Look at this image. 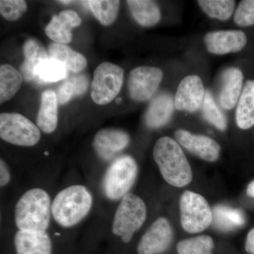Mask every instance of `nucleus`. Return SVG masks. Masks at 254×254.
<instances>
[{
    "mask_svg": "<svg viewBox=\"0 0 254 254\" xmlns=\"http://www.w3.org/2000/svg\"><path fill=\"white\" fill-rule=\"evenodd\" d=\"M27 10L26 1L23 0H1L0 13L7 21H14L21 17Z\"/></svg>",
    "mask_w": 254,
    "mask_h": 254,
    "instance_id": "nucleus-31",
    "label": "nucleus"
},
{
    "mask_svg": "<svg viewBox=\"0 0 254 254\" xmlns=\"http://www.w3.org/2000/svg\"><path fill=\"white\" fill-rule=\"evenodd\" d=\"M197 2L208 16L220 21L231 17L235 7L233 0H199Z\"/></svg>",
    "mask_w": 254,
    "mask_h": 254,
    "instance_id": "nucleus-28",
    "label": "nucleus"
},
{
    "mask_svg": "<svg viewBox=\"0 0 254 254\" xmlns=\"http://www.w3.org/2000/svg\"><path fill=\"white\" fill-rule=\"evenodd\" d=\"M245 249L249 254H254V229L251 230L247 235Z\"/></svg>",
    "mask_w": 254,
    "mask_h": 254,
    "instance_id": "nucleus-36",
    "label": "nucleus"
},
{
    "mask_svg": "<svg viewBox=\"0 0 254 254\" xmlns=\"http://www.w3.org/2000/svg\"><path fill=\"white\" fill-rule=\"evenodd\" d=\"M175 137L184 148L195 156L209 162L218 160L220 152V145L210 137L193 134L184 129L177 130Z\"/></svg>",
    "mask_w": 254,
    "mask_h": 254,
    "instance_id": "nucleus-13",
    "label": "nucleus"
},
{
    "mask_svg": "<svg viewBox=\"0 0 254 254\" xmlns=\"http://www.w3.org/2000/svg\"><path fill=\"white\" fill-rule=\"evenodd\" d=\"M213 221L217 228L227 232L242 226L245 223V217L238 209L218 205L213 209Z\"/></svg>",
    "mask_w": 254,
    "mask_h": 254,
    "instance_id": "nucleus-25",
    "label": "nucleus"
},
{
    "mask_svg": "<svg viewBox=\"0 0 254 254\" xmlns=\"http://www.w3.org/2000/svg\"><path fill=\"white\" fill-rule=\"evenodd\" d=\"M23 76L19 71L10 64L0 66V103L11 100L19 91Z\"/></svg>",
    "mask_w": 254,
    "mask_h": 254,
    "instance_id": "nucleus-24",
    "label": "nucleus"
},
{
    "mask_svg": "<svg viewBox=\"0 0 254 254\" xmlns=\"http://www.w3.org/2000/svg\"><path fill=\"white\" fill-rule=\"evenodd\" d=\"M182 227L189 233H198L210 226L213 212L204 197L187 190L180 198Z\"/></svg>",
    "mask_w": 254,
    "mask_h": 254,
    "instance_id": "nucleus-8",
    "label": "nucleus"
},
{
    "mask_svg": "<svg viewBox=\"0 0 254 254\" xmlns=\"http://www.w3.org/2000/svg\"><path fill=\"white\" fill-rule=\"evenodd\" d=\"M0 137L11 144L31 147L39 142L41 134L40 128L21 114L1 113Z\"/></svg>",
    "mask_w": 254,
    "mask_h": 254,
    "instance_id": "nucleus-6",
    "label": "nucleus"
},
{
    "mask_svg": "<svg viewBox=\"0 0 254 254\" xmlns=\"http://www.w3.org/2000/svg\"><path fill=\"white\" fill-rule=\"evenodd\" d=\"M235 22L242 27L254 25V0L240 1L235 11Z\"/></svg>",
    "mask_w": 254,
    "mask_h": 254,
    "instance_id": "nucleus-32",
    "label": "nucleus"
},
{
    "mask_svg": "<svg viewBox=\"0 0 254 254\" xmlns=\"http://www.w3.org/2000/svg\"><path fill=\"white\" fill-rule=\"evenodd\" d=\"M67 74V68L63 63L49 58L43 60L36 68V82L55 83L66 78Z\"/></svg>",
    "mask_w": 254,
    "mask_h": 254,
    "instance_id": "nucleus-26",
    "label": "nucleus"
},
{
    "mask_svg": "<svg viewBox=\"0 0 254 254\" xmlns=\"http://www.w3.org/2000/svg\"><path fill=\"white\" fill-rule=\"evenodd\" d=\"M201 109L203 118L208 123L211 124L220 131H225L226 129V117L215 103L213 95L208 91H205V98Z\"/></svg>",
    "mask_w": 254,
    "mask_h": 254,
    "instance_id": "nucleus-30",
    "label": "nucleus"
},
{
    "mask_svg": "<svg viewBox=\"0 0 254 254\" xmlns=\"http://www.w3.org/2000/svg\"><path fill=\"white\" fill-rule=\"evenodd\" d=\"M72 81L73 86L75 88V93L76 96H79L84 94L88 88V78L86 75L81 74V73H76V75L70 78Z\"/></svg>",
    "mask_w": 254,
    "mask_h": 254,
    "instance_id": "nucleus-34",
    "label": "nucleus"
},
{
    "mask_svg": "<svg viewBox=\"0 0 254 254\" xmlns=\"http://www.w3.org/2000/svg\"><path fill=\"white\" fill-rule=\"evenodd\" d=\"M163 78L160 68L142 66L133 68L128 75V93L132 100L144 102L153 96Z\"/></svg>",
    "mask_w": 254,
    "mask_h": 254,
    "instance_id": "nucleus-9",
    "label": "nucleus"
},
{
    "mask_svg": "<svg viewBox=\"0 0 254 254\" xmlns=\"http://www.w3.org/2000/svg\"><path fill=\"white\" fill-rule=\"evenodd\" d=\"M175 102L168 93H160L150 102L145 114V123L150 128H158L169 123L173 116Z\"/></svg>",
    "mask_w": 254,
    "mask_h": 254,
    "instance_id": "nucleus-18",
    "label": "nucleus"
},
{
    "mask_svg": "<svg viewBox=\"0 0 254 254\" xmlns=\"http://www.w3.org/2000/svg\"><path fill=\"white\" fill-rule=\"evenodd\" d=\"M52 202L43 189H31L18 199L14 209V220L18 230L45 232L49 227Z\"/></svg>",
    "mask_w": 254,
    "mask_h": 254,
    "instance_id": "nucleus-1",
    "label": "nucleus"
},
{
    "mask_svg": "<svg viewBox=\"0 0 254 254\" xmlns=\"http://www.w3.org/2000/svg\"><path fill=\"white\" fill-rule=\"evenodd\" d=\"M127 4L132 17L140 26L152 27L160 21L161 18L160 8L154 1L128 0Z\"/></svg>",
    "mask_w": 254,
    "mask_h": 254,
    "instance_id": "nucleus-21",
    "label": "nucleus"
},
{
    "mask_svg": "<svg viewBox=\"0 0 254 254\" xmlns=\"http://www.w3.org/2000/svg\"><path fill=\"white\" fill-rule=\"evenodd\" d=\"M82 22L77 13L71 9L64 10L55 15L46 28L47 36L56 43L67 44L72 41L71 30Z\"/></svg>",
    "mask_w": 254,
    "mask_h": 254,
    "instance_id": "nucleus-16",
    "label": "nucleus"
},
{
    "mask_svg": "<svg viewBox=\"0 0 254 254\" xmlns=\"http://www.w3.org/2000/svg\"><path fill=\"white\" fill-rule=\"evenodd\" d=\"M58 100L56 93L47 90L41 95V108L37 115V125L46 133L55 131L58 124Z\"/></svg>",
    "mask_w": 254,
    "mask_h": 254,
    "instance_id": "nucleus-19",
    "label": "nucleus"
},
{
    "mask_svg": "<svg viewBox=\"0 0 254 254\" xmlns=\"http://www.w3.org/2000/svg\"><path fill=\"white\" fill-rule=\"evenodd\" d=\"M153 158L164 180L172 186H187L192 180V171L181 147L173 138L162 137L155 143Z\"/></svg>",
    "mask_w": 254,
    "mask_h": 254,
    "instance_id": "nucleus-2",
    "label": "nucleus"
},
{
    "mask_svg": "<svg viewBox=\"0 0 254 254\" xmlns=\"http://www.w3.org/2000/svg\"><path fill=\"white\" fill-rule=\"evenodd\" d=\"M173 233L171 225L165 218H159L141 237L137 252L138 254H161L170 247Z\"/></svg>",
    "mask_w": 254,
    "mask_h": 254,
    "instance_id": "nucleus-10",
    "label": "nucleus"
},
{
    "mask_svg": "<svg viewBox=\"0 0 254 254\" xmlns=\"http://www.w3.org/2000/svg\"><path fill=\"white\" fill-rule=\"evenodd\" d=\"M16 254H52L49 234L45 232L18 230L14 236Z\"/></svg>",
    "mask_w": 254,
    "mask_h": 254,
    "instance_id": "nucleus-17",
    "label": "nucleus"
},
{
    "mask_svg": "<svg viewBox=\"0 0 254 254\" xmlns=\"http://www.w3.org/2000/svg\"><path fill=\"white\" fill-rule=\"evenodd\" d=\"M93 205V196L86 187L72 185L57 194L52 203V215L60 226L71 227L86 218Z\"/></svg>",
    "mask_w": 254,
    "mask_h": 254,
    "instance_id": "nucleus-3",
    "label": "nucleus"
},
{
    "mask_svg": "<svg viewBox=\"0 0 254 254\" xmlns=\"http://www.w3.org/2000/svg\"><path fill=\"white\" fill-rule=\"evenodd\" d=\"M146 215L144 201L134 193H127L122 198L114 215L113 233L128 243L143 225Z\"/></svg>",
    "mask_w": 254,
    "mask_h": 254,
    "instance_id": "nucleus-4",
    "label": "nucleus"
},
{
    "mask_svg": "<svg viewBox=\"0 0 254 254\" xmlns=\"http://www.w3.org/2000/svg\"><path fill=\"white\" fill-rule=\"evenodd\" d=\"M209 53L215 55H226L238 53L247 43V36L239 30L209 32L204 38Z\"/></svg>",
    "mask_w": 254,
    "mask_h": 254,
    "instance_id": "nucleus-12",
    "label": "nucleus"
},
{
    "mask_svg": "<svg viewBox=\"0 0 254 254\" xmlns=\"http://www.w3.org/2000/svg\"><path fill=\"white\" fill-rule=\"evenodd\" d=\"M247 194L250 195V197L254 198V181L251 182L247 187Z\"/></svg>",
    "mask_w": 254,
    "mask_h": 254,
    "instance_id": "nucleus-37",
    "label": "nucleus"
},
{
    "mask_svg": "<svg viewBox=\"0 0 254 254\" xmlns=\"http://www.w3.org/2000/svg\"><path fill=\"white\" fill-rule=\"evenodd\" d=\"M129 143L126 132L117 128H103L97 132L93 138V148L103 160H110Z\"/></svg>",
    "mask_w": 254,
    "mask_h": 254,
    "instance_id": "nucleus-15",
    "label": "nucleus"
},
{
    "mask_svg": "<svg viewBox=\"0 0 254 254\" xmlns=\"http://www.w3.org/2000/svg\"><path fill=\"white\" fill-rule=\"evenodd\" d=\"M244 75L240 68H227L220 78L218 102L223 109H233L240 99L243 89Z\"/></svg>",
    "mask_w": 254,
    "mask_h": 254,
    "instance_id": "nucleus-14",
    "label": "nucleus"
},
{
    "mask_svg": "<svg viewBox=\"0 0 254 254\" xmlns=\"http://www.w3.org/2000/svg\"><path fill=\"white\" fill-rule=\"evenodd\" d=\"M88 6L102 25L110 26L118 17L120 1L116 0H90Z\"/></svg>",
    "mask_w": 254,
    "mask_h": 254,
    "instance_id": "nucleus-27",
    "label": "nucleus"
},
{
    "mask_svg": "<svg viewBox=\"0 0 254 254\" xmlns=\"http://www.w3.org/2000/svg\"><path fill=\"white\" fill-rule=\"evenodd\" d=\"M205 91L201 78L190 75L180 82L175 94V107L180 111L194 113L200 109L204 100Z\"/></svg>",
    "mask_w": 254,
    "mask_h": 254,
    "instance_id": "nucleus-11",
    "label": "nucleus"
},
{
    "mask_svg": "<svg viewBox=\"0 0 254 254\" xmlns=\"http://www.w3.org/2000/svg\"><path fill=\"white\" fill-rule=\"evenodd\" d=\"M24 61L21 64L20 72L25 81H36V70L43 60L49 58L48 52L36 40L30 38L23 46Z\"/></svg>",
    "mask_w": 254,
    "mask_h": 254,
    "instance_id": "nucleus-20",
    "label": "nucleus"
},
{
    "mask_svg": "<svg viewBox=\"0 0 254 254\" xmlns=\"http://www.w3.org/2000/svg\"><path fill=\"white\" fill-rule=\"evenodd\" d=\"M236 123L237 126L244 130L254 125V80L246 82L242 89L237 103Z\"/></svg>",
    "mask_w": 254,
    "mask_h": 254,
    "instance_id": "nucleus-23",
    "label": "nucleus"
},
{
    "mask_svg": "<svg viewBox=\"0 0 254 254\" xmlns=\"http://www.w3.org/2000/svg\"><path fill=\"white\" fill-rule=\"evenodd\" d=\"M60 3H63L64 4H71L72 3V1H60Z\"/></svg>",
    "mask_w": 254,
    "mask_h": 254,
    "instance_id": "nucleus-38",
    "label": "nucleus"
},
{
    "mask_svg": "<svg viewBox=\"0 0 254 254\" xmlns=\"http://www.w3.org/2000/svg\"><path fill=\"white\" fill-rule=\"evenodd\" d=\"M125 71L118 65L110 63L100 64L95 68L92 82L91 98L99 105L109 104L120 93Z\"/></svg>",
    "mask_w": 254,
    "mask_h": 254,
    "instance_id": "nucleus-7",
    "label": "nucleus"
},
{
    "mask_svg": "<svg viewBox=\"0 0 254 254\" xmlns=\"http://www.w3.org/2000/svg\"><path fill=\"white\" fill-rule=\"evenodd\" d=\"M213 239L207 235L182 240L177 246L178 254H213Z\"/></svg>",
    "mask_w": 254,
    "mask_h": 254,
    "instance_id": "nucleus-29",
    "label": "nucleus"
},
{
    "mask_svg": "<svg viewBox=\"0 0 254 254\" xmlns=\"http://www.w3.org/2000/svg\"><path fill=\"white\" fill-rule=\"evenodd\" d=\"M11 180V175L8 165L4 160L1 159L0 160V186L4 187L9 183Z\"/></svg>",
    "mask_w": 254,
    "mask_h": 254,
    "instance_id": "nucleus-35",
    "label": "nucleus"
},
{
    "mask_svg": "<svg viewBox=\"0 0 254 254\" xmlns=\"http://www.w3.org/2000/svg\"><path fill=\"white\" fill-rule=\"evenodd\" d=\"M48 53L50 58L61 62L71 72L79 73L86 67V58L66 45L51 43L48 47Z\"/></svg>",
    "mask_w": 254,
    "mask_h": 254,
    "instance_id": "nucleus-22",
    "label": "nucleus"
},
{
    "mask_svg": "<svg viewBox=\"0 0 254 254\" xmlns=\"http://www.w3.org/2000/svg\"><path fill=\"white\" fill-rule=\"evenodd\" d=\"M74 95H76L74 86L71 78H68L60 85L58 89V93L57 94L58 103L60 105L66 104Z\"/></svg>",
    "mask_w": 254,
    "mask_h": 254,
    "instance_id": "nucleus-33",
    "label": "nucleus"
},
{
    "mask_svg": "<svg viewBox=\"0 0 254 254\" xmlns=\"http://www.w3.org/2000/svg\"><path fill=\"white\" fill-rule=\"evenodd\" d=\"M138 175L136 160L123 155L110 164L105 173L103 188L107 198L115 200L123 198L131 190Z\"/></svg>",
    "mask_w": 254,
    "mask_h": 254,
    "instance_id": "nucleus-5",
    "label": "nucleus"
}]
</instances>
